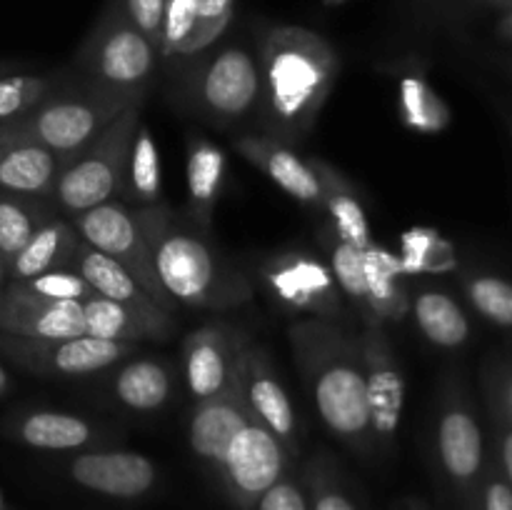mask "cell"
I'll return each mask as SVG.
<instances>
[{"instance_id": "obj_1", "label": "cell", "mask_w": 512, "mask_h": 510, "mask_svg": "<svg viewBox=\"0 0 512 510\" xmlns=\"http://www.w3.org/2000/svg\"><path fill=\"white\" fill-rule=\"evenodd\" d=\"M288 338L325 428L348 448L375 453L360 335L330 320L305 318L290 328Z\"/></svg>"}, {"instance_id": "obj_2", "label": "cell", "mask_w": 512, "mask_h": 510, "mask_svg": "<svg viewBox=\"0 0 512 510\" xmlns=\"http://www.w3.org/2000/svg\"><path fill=\"white\" fill-rule=\"evenodd\" d=\"M340 60L318 33L295 25L270 30L260 50V103L273 138L303 140L338 80Z\"/></svg>"}, {"instance_id": "obj_3", "label": "cell", "mask_w": 512, "mask_h": 510, "mask_svg": "<svg viewBox=\"0 0 512 510\" xmlns=\"http://www.w3.org/2000/svg\"><path fill=\"white\" fill-rule=\"evenodd\" d=\"M165 293L178 305L228 310L253 298V285L215 250L205 235L175 218L168 205L135 208Z\"/></svg>"}, {"instance_id": "obj_4", "label": "cell", "mask_w": 512, "mask_h": 510, "mask_svg": "<svg viewBox=\"0 0 512 510\" xmlns=\"http://www.w3.org/2000/svg\"><path fill=\"white\" fill-rule=\"evenodd\" d=\"M135 103H143V98L85 85L43 98L28 113L0 125V138L43 145L60 158H70Z\"/></svg>"}, {"instance_id": "obj_5", "label": "cell", "mask_w": 512, "mask_h": 510, "mask_svg": "<svg viewBox=\"0 0 512 510\" xmlns=\"http://www.w3.org/2000/svg\"><path fill=\"white\" fill-rule=\"evenodd\" d=\"M140 123V103H135L105 125L85 148L65 158L53 188V198L60 208L78 215L120 195L130 145Z\"/></svg>"}, {"instance_id": "obj_6", "label": "cell", "mask_w": 512, "mask_h": 510, "mask_svg": "<svg viewBox=\"0 0 512 510\" xmlns=\"http://www.w3.org/2000/svg\"><path fill=\"white\" fill-rule=\"evenodd\" d=\"M183 95L210 123L233 125L260 103V65L248 50L225 48L190 73Z\"/></svg>"}, {"instance_id": "obj_7", "label": "cell", "mask_w": 512, "mask_h": 510, "mask_svg": "<svg viewBox=\"0 0 512 510\" xmlns=\"http://www.w3.org/2000/svg\"><path fill=\"white\" fill-rule=\"evenodd\" d=\"M73 228L78 230V235L85 243L93 245L95 250L110 255L115 263L123 265L143 285V290L153 298L158 308L175 315L178 303L160 285L158 273H155L153 253H150L148 240H145L143 230H140L138 220H135V210L110 200V203L95 205V208L85 210V213L73 215Z\"/></svg>"}, {"instance_id": "obj_8", "label": "cell", "mask_w": 512, "mask_h": 510, "mask_svg": "<svg viewBox=\"0 0 512 510\" xmlns=\"http://www.w3.org/2000/svg\"><path fill=\"white\" fill-rule=\"evenodd\" d=\"M158 48L128 20V15L108 18L90 38L80 55V65L90 85L123 95H138L153 78Z\"/></svg>"}, {"instance_id": "obj_9", "label": "cell", "mask_w": 512, "mask_h": 510, "mask_svg": "<svg viewBox=\"0 0 512 510\" xmlns=\"http://www.w3.org/2000/svg\"><path fill=\"white\" fill-rule=\"evenodd\" d=\"M260 278L268 285L270 295L288 310L330 323L343 315L345 300L335 283L333 270L315 255L303 250L270 255L260 265Z\"/></svg>"}, {"instance_id": "obj_10", "label": "cell", "mask_w": 512, "mask_h": 510, "mask_svg": "<svg viewBox=\"0 0 512 510\" xmlns=\"http://www.w3.org/2000/svg\"><path fill=\"white\" fill-rule=\"evenodd\" d=\"M0 350L38 375H60V378H83L100 373L115 363H123L135 353L133 343L100 340L93 335L60 340H30L18 335H0Z\"/></svg>"}, {"instance_id": "obj_11", "label": "cell", "mask_w": 512, "mask_h": 510, "mask_svg": "<svg viewBox=\"0 0 512 510\" xmlns=\"http://www.w3.org/2000/svg\"><path fill=\"white\" fill-rule=\"evenodd\" d=\"M293 455L258 420H250L233 438L218 475L235 508L250 510L255 500L288 473Z\"/></svg>"}, {"instance_id": "obj_12", "label": "cell", "mask_w": 512, "mask_h": 510, "mask_svg": "<svg viewBox=\"0 0 512 510\" xmlns=\"http://www.w3.org/2000/svg\"><path fill=\"white\" fill-rule=\"evenodd\" d=\"M365 358V388H368L370 435L378 453L390 455L398 445L400 420L405 405V375L388 333L370 325L360 333Z\"/></svg>"}, {"instance_id": "obj_13", "label": "cell", "mask_w": 512, "mask_h": 510, "mask_svg": "<svg viewBox=\"0 0 512 510\" xmlns=\"http://www.w3.org/2000/svg\"><path fill=\"white\" fill-rule=\"evenodd\" d=\"M238 380L250 415L258 423H263L285 445V450L293 458H298V418H295V408L288 398V390H285L268 350L258 348V345L255 348L245 345L238 360Z\"/></svg>"}, {"instance_id": "obj_14", "label": "cell", "mask_w": 512, "mask_h": 510, "mask_svg": "<svg viewBox=\"0 0 512 510\" xmlns=\"http://www.w3.org/2000/svg\"><path fill=\"white\" fill-rule=\"evenodd\" d=\"M65 473L90 493L118 500H138L158 483V465L135 450H88L68 460Z\"/></svg>"}, {"instance_id": "obj_15", "label": "cell", "mask_w": 512, "mask_h": 510, "mask_svg": "<svg viewBox=\"0 0 512 510\" xmlns=\"http://www.w3.org/2000/svg\"><path fill=\"white\" fill-rule=\"evenodd\" d=\"M245 348L243 335L223 323H210L193 330L183 343V373L193 400L213 398L228 388L238 373V360Z\"/></svg>"}, {"instance_id": "obj_16", "label": "cell", "mask_w": 512, "mask_h": 510, "mask_svg": "<svg viewBox=\"0 0 512 510\" xmlns=\"http://www.w3.org/2000/svg\"><path fill=\"white\" fill-rule=\"evenodd\" d=\"M250 420H253V415H250L243 390H240L238 373H235L228 388H223L213 398L195 403L188 425L190 448L205 465H210L218 473L233 438Z\"/></svg>"}, {"instance_id": "obj_17", "label": "cell", "mask_w": 512, "mask_h": 510, "mask_svg": "<svg viewBox=\"0 0 512 510\" xmlns=\"http://www.w3.org/2000/svg\"><path fill=\"white\" fill-rule=\"evenodd\" d=\"M0 330L30 340H60L85 335L83 303L40 300L8 288L0 310Z\"/></svg>"}, {"instance_id": "obj_18", "label": "cell", "mask_w": 512, "mask_h": 510, "mask_svg": "<svg viewBox=\"0 0 512 510\" xmlns=\"http://www.w3.org/2000/svg\"><path fill=\"white\" fill-rule=\"evenodd\" d=\"M235 150L248 163L263 170L278 188H283L290 198L323 208V190L315 170L310 168L308 158H300L288 143L273 138V135H240L235 140Z\"/></svg>"}, {"instance_id": "obj_19", "label": "cell", "mask_w": 512, "mask_h": 510, "mask_svg": "<svg viewBox=\"0 0 512 510\" xmlns=\"http://www.w3.org/2000/svg\"><path fill=\"white\" fill-rule=\"evenodd\" d=\"M85 335L115 343H133L140 340H168L178 323L165 310L133 308V305L115 303V300L93 295L83 303Z\"/></svg>"}, {"instance_id": "obj_20", "label": "cell", "mask_w": 512, "mask_h": 510, "mask_svg": "<svg viewBox=\"0 0 512 510\" xmlns=\"http://www.w3.org/2000/svg\"><path fill=\"white\" fill-rule=\"evenodd\" d=\"M438 455L445 475L458 488H470L483 468V435L473 413L458 400L443 405L438 423Z\"/></svg>"}, {"instance_id": "obj_21", "label": "cell", "mask_w": 512, "mask_h": 510, "mask_svg": "<svg viewBox=\"0 0 512 510\" xmlns=\"http://www.w3.org/2000/svg\"><path fill=\"white\" fill-rule=\"evenodd\" d=\"M310 168L315 170L323 190V208L330 218V230L358 250H368L373 245L365 208L360 203V195L355 185L345 178L340 170H335L328 160L310 155Z\"/></svg>"}, {"instance_id": "obj_22", "label": "cell", "mask_w": 512, "mask_h": 510, "mask_svg": "<svg viewBox=\"0 0 512 510\" xmlns=\"http://www.w3.org/2000/svg\"><path fill=\"white\" fill-rule=\"evenodd\" d=\"M65 158L23 140L0 138V190L18 195H53Z\"/></svg>"}, {"instance_id": "obj_23", "label": "cell", "mask_w": 512, "mask_h": 510, "mask_svg": "<svg viewBox=\"0 0 512 510\" xmlns=\"http://www.w3.org/2000/svg\"><path fill=\"white\" fill-rule=\"evenodd\" d=\"M225 180V153L205 138H188V163H185V185H188V220L198 228L210 230L215 205Z\"/></svg>"}, {"instance_id": "obj_24", "label": "cell", "mask_w": 512, "mask_h": 510, "mask_svg": "<svg viewBox=\"0 0 512 510\" xmlns=\"http://www.w3.org/2000/svg\"><path fill=\"white\" fill-rule=\"evenodd\" d=\"M13 438L35 450L65 453L80 450L100 438L98 428L88 420L60 410H30L15 418Z\"/></svg>"}, {"instance_id": "obj_25", "label": "cell", "mask_w": 512, "mask_h": 510, "mask_svg": "<svg viewBox=\"0 0 512 510\" xmlns=\"http://www.w3.org/2000/svg\"><path fill=\"white\" fill-rule=\"evenodd\" d=\"M365 283H368L370 313L373 325L383 328L385 323H398L410 313V298L403 283V268L398 255L373 240L368 250H363Z\"/></svg>"}, {"instance_id": "obj_26", "label": "cell", "mask_w": 512, "mask_h": 510, "mask_svg": "<svg viewBox=\"0 0 512 510\" xmlns=\"http://www.w3.org/2000/svg\"><path fill=\"white\" fill-rule=\"evenodd\" d=\"M80 243L78 230L70 220H55L40 225L33 238L25 243V248L8 263V275L13 283L30 280L35 275H43L48 270L70 268L75 248Z\"/></svg>"}, {"instance_id": "obj_27", "label": "cell", "mask_w": 512, "mask_h": 510, "mask_svg": "<svg viewBox=\"0 0 512 510\" xmlns=\"http://www.w3.org/2000/svg\"><path fill=\"white\" fill-rule=\"evenodd\" d=\"M175 393V373L163 360H128L113 378V395L135 413H153L170 403Z\"/></svg>"}, {"instance_id": "obj_28", "label": "cell", "mask_w": 512, "mask_h": 510, "mask_svg": "<svg viewBox=\"0 0 512 510\" xmlns=\"http://www.w3.org/2000/svg\"><path fill=\"white\" fill-rule=\"evenodd\" d=\"M70 268L78 270V273L88 280L90 288L95 290V295H100V298L115 300V303L123 305H133V308H158V305L153 303V298L143 290V285H140L123 265L115 263L110 255L95 250L93 245L85 243L83 238H80L78 248H75L73 258H70Z\"/></svg>"}, {"instance_id": "obj_29", "label": "cell", "mask_w": 512, "mask_h": 510, "mask_svg": "<svg viewBox=\"0 0 512 510\" xmlns=\"http://www.w3.org/2000/svg\"><path fill=\"white\" fill-rule=\"evenodd\" d=\"M420 333L440 348H458L468 340L470 325L460 305L440 290H423L410 303Z\"/></svg>"}, {"instance_id": "obj_30", "label": "cell", "mask_w": 512, "mask_h": 510, "mask_svg": "<svg viewBox=\"0 0 512 510\" xmlns=\"http://www.w3.org/2000/svg\"><path fill=\"white\" fill-rule=\"evenodd\" d=\"M120 193L133 200L138 208L158 205L163 198V175H160V155L148 125L140 123L130 145L128 168H125L123 190Z\"/></svg>"}, {"instance_id": "obj_31", "label": "cell", "mask_w": 512, "mask_h": 510, "mask_svg": "<svg viewBox=\"0 0 512 510\" xmlns=\"http://www.w3.org/2000/svg\"><path fill=\"white\" fill-rule=\"evenodd\" d=\"M323 245L328 250L330 258V270H333V278L338 283L343 298L353 305V310L358 313V318L363 320L365 328L373 325V313H370V298H368V283H365V268H363V250L353 248L350 243H345L340 235H335L333 230L323 235Z\"/></svg>"}, {"instance_id": "obj_32", "label": "cell", "mask_w": 512, "mask_h": 510, "mask_svg": "<svg viewBox=\"0 0 512 510\" xmlns=\"http://www.w3.org/2000/svg\"><path fill=\"white\" fill-rule=\"evenodd\" d=\"M400 118L410 130L435 135L450 125V108L420 75H405L398 85Z\"/></svg>"}, {"instance_id": "obj_33", "label": "cell", "mask_w": 512, "mask_h": 510, "mask_svg": "<svg viewBox=\"0 0 512 510\" xmlns=\"http://www.w3.org/2000/svg\"><path fill=\"white\" fill-rule=\"evenodd\" d=\"M400 268L405 275L445 273L458 265L455 250L438 230L410 228L400 235Z\"/></svg>"}, {"instance_id": "obj_34", "label": "cell", "mask_w": 512, "mask_h": 510, "mask_svg": "<svg viewBox=\"0 0 512 510\" xmlns=\"http://www.w3.org/2000/svg\"><path fill=\"white\" fill-rule=\"evenodd\" d=\"M48 220L45 210L25 200L23 195L0 190V253L5 260L10 263L33 238L35 230Z\"/></svg>"}, {"instance_id": "obj_35", "label": "cell", "mask_w": 512, "mask_h": 510, "mask_svg": "<svg viewBox=\"0 0 512 510\" xmlns=\"http://www.w3.org/2000/svg\"><path fill=\"white\" fill-rule=\"evenodd\" d=\"M305 488H308L310 510H358L355 500L340 480L338 465L328 453H320L308 460L303 470Z\"/></svg>"}, {"instance_id": "obj_36", "label": "cell", "mask_w": 512, "mask_h": 510, "mask_svg": "<svg viewBox=\"0 0 512 510\" xmlns=\"http://www.w3.org/2000/svg\"><path fill=\"white\" fill-rule=\"evenodd\" d=\"M10 288H15L18 293L30 295V298L40 300H75V303H85L95 295V290L90 288L88 280L73 268H58L48 270L43 275H35L30 280H20L13 283Z\"/></svg>"}, {"instance_id": "obj_37", "label": "cell", "mask_w": 512, "mask_h": 510, "mask_svg": "<svg viewBox=\"0 0 512 510\" xmlns=\"http://www.w3.org/2000/svg\"><path fill=\"white\" fill-rule=\"evenodd\" d=\"M53 80L43 75H3L0 78V125L20 118L48 98Z\"/></svg>"}, {"instance_id": "obj_38", "label": "cell", "mask_w": 512, "mask_h": 510, "mask_svg": "<svg viewBox=\"0 0 512 510\" xmlns=\"http://www.w3.org/2000/svg\"><path fill=\"white\" fill-rule=\"evenodd\" d=\"M198 25L195 0H165L163 28H160L158 50L163 55H183L185 43Z\"/></svg>"}, {"instance_id": "obj_39", "label": "cell", "mask_w": 512, "mask_h": 510, "mask_svg": "<svg viewBox=\"0 0 512 510\" xmlns=\"http://www.w3.org/2000/svg\"><path fill=\"white\" fill-rule=\"evenodd\" d=\"M468 295L475 308L498 325H512V285L493 275L468 280Z\"/></svg>"}, {"instance_id": "obj_40", "label": "cell", "mask_w": 512, "mask_h": 510, "mask_svg": "<svg viewBox=\"0 0 512 510\" xmlns=\"http://www.w3.org/2000/svg\"><path fill=\"white\" fill-rule=\"evenodd\" d=\"M250 510H310L308 488L303 473H285L275 485H270Z\"/></svg>"}, {"instance_id": "obj_41", "label": "cell", "mask_w": 512, "mask_h": 510, "mask_svg": "<svg viewBox=\"0 0 512 510\" xmlns=\"http://www.w3.org/2000/svg\"><path fill=\"white\" fill-rule=\"evenodd\" d=\"M165 0H125V15L158 48L160 28H163Z\"/></svg>"}, {"instance_id": "obj_42", "label": "cell", "mask_w": 512, "mask_h": 510, "mask_svg": "<svg viewBox=\"0 0 512 510\" xmlns=\"http://www.w3.org/2000/svg\"><path fill=\"white\" fill-rule=\"evenodd\" d=\"M483 510H512V490L508 480L490 475L483 488Z\"/></svg>"}, {"instance_id": "obj_43", "label": "cell", "mask_w": 512, "mask_h": 510, "mask_svg": "<svg viewBox=\"0 0 512 510\" xmlns=\"http://www.w3.org/2000/svg\"><path fill=\"white\" fill-rule=\"evenodd\" d=\"M500 458H503L505 480H508V485L512 490V430L503 435V443H500Z\"/></svg>"}, {"instance_id": "obj_44", "label": "cell", "mask_w": 512, "mask_h": 510, "mask_svg": "<svg viewBox=\"0 0 512 510\" xmlns=\"http://www.w3.org/2000/svg\"><path fill=\"white\" fill-rule=\"evenodd\" d=\"M10 388V378H8V370L3 368V365H0V395L5 393V390Z\"/></svg>"}, {"instance_id": "obj_45", "label": "cell", "mask_w": 512, "mask_h": 510, "mask_svg": "<svg viewBox=\"0 0 512 510\" xmlns=\"http://www.w3.org/2000/svg\"><path fill=\"white\" fill-rule=\"evenodd\" d=\"M5 275H8V260H5V255L0 253V280H3Z\"/></svg>"}, {"instance_id": "obj_46", "label": "cell", "mask_w": 512, "mask_h": 510, "mask_svg": "<svg viewBox=\"0 0 512 510\" xmlns=\"http://www.w3.org/2000/svg\"><path fill=\"white\" fill-rule=\"evenodd\" d=\"M403 510H423V508H420V505L418 503H410V505H405V508Z\"/></svg>"}, {"instance_id": "obj_47", "label": "cell", "mask_w": 512, "mask_h": 510, "mask_svg": "<svg viewBox=\"0 0 512 510\" xmlns=\"http://www.w3.org/2000/svg\"><path fill=\"white\" fill-rule=\"evenodd\" d=\"M508 408H510V415H512V385H510V390H508Z\"/></svg>"}, {"instance_id": "obj_48", "label": "cell", "mask_w": 512, "mask_h": 510, "mask_svg": "<svg viewBox=\"0 0 512 510\" xmlns=\"http://www.w3.org/2000/svg\"><path fill=\"white\" fill-rule=\"evenodd\" d=\"M505 33H510V35H512V18L508 20V23H505Z\"/></svg>"}, {"instance_id": "obj_49", "label": "cell", "mask_w": 512, "mask_h": 510, "mask_svg": "<svg viewBox=\"0 0 512 510\" xmlns=\"http://www.w3.org/2000/svg\"><path fill=\"white\" fill-rule=\"evenodd\" d=\"M325 3H330V5H335V3H343V0H325Z\"/></svg>"}, {"instance_id": "obj_50", "label": "cell", "mask_w": 512, "mask_h": 510, "mask_svg": "<svg viewBox=\"0 0 512 510\" xmlns=\"http://www.w3.org/2000/svg\"><path fill=\"white\" fill-rule=\"evenodd\" d=\"M3 298H5V293H0V310H3Z\"/></svg>"}, {"instance_id": "obj_51", "label": "cell", "mask_w": 512, "mask_h": 510, "mask_svg": "<svg viewBox=\"0 0 512 510\" xmlns=\"http://www.w3.org/2000/svg\"><path fill=\"white\" fill-rule=\"evenodd\" d=\"M0 508H5V503H3V495H0Z\"/></svg>"}, {"instance_id": "obj_52", "label": "cell", "mask_w": 512, "mask_h": 510, "mask_svg": "<svg viewBox=\"0 0 512 510\" xmlns=\"http://www.w3.org/2000/svg\"><path fill=\"white\" fill-rule=\"evenodd\" d=\"M0 73H3V65H0Z\"/></svg>"}, {"instance_id": "obj_53", "label": "cell", "mask_w": 512, "mask_h": 510, "mask_svg": "<svg viewBox=\"0 0 512 510\" xmlns=\"http://www.w3.org/2000/svg\"><path fill=\"white\" fill-rule=\"evenodd\" d=\"M0 510H8V508H0Z\"/></svg>"}]
</instances>
